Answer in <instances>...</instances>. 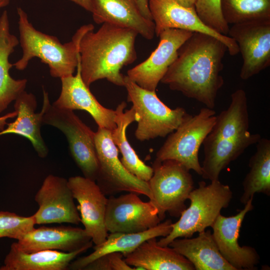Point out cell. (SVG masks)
Returning a JSON list of instances; mask_svg holds the SVG:
<instances>
[{"mask_svg":"<svg viewBox=\"0 0 270 270\" xmlns=\"http://www.w3.org/2000/svg\"><path fill=\"white\" fill-rule=\"evenodd\" d=\"M84 8L85 10L90 12V0H68Z\"/></svg>","mask_w":270,"mask_h":270,"instance_id":"36","label":"cell"},{"mask_svg":"<svg viewBox=\"0 0 270 270\" xmlns=\"http://www.w3.org/2000/svg\"><path fill=\"white\" fill-rule=\"evenodd\" d=\"M194 32L168 28L158 36L156 49L144 61L127 72V76L140 87L156 91L158 85L176 58L178 50Z\"/></svg>","mask_w":270,"mask_h":270,"instance_id":"13","label":"cell"},{"mask_svg":"<svg viewBox=\"0 0 270 270\" xmlns=\"http://www.w3.org/2000/svg\"><path fill=\"white\" fill-rule=\"evenodd\" d=\"M19 44V40L10 32L8 12L4 10L0 16V113L25 90L26 86V79L16 80L10 74L13 64L10 62L9 56Z\"/></svg>","mask_w":270,"mask_h":270,"instance_id":"26","label":"cell"},{"mask_svg":"<svg viewBox=\"0 0 270 270\" xmlns=\"http://www.w3.org/2000/svg\"><path fill=\"white\" fill-rule=\"evenodd\" d=\"M82 270H112L107 254L102 256L86 265Z\"/></svg>","mask_w":270,"mask_h":270,"instance_id":"33","label":"cell"},{"mask_svg":"<svg viewBox=\"0 0 270 270\" xmlns=\"http://www.w3.org/2000/svg\"><path fill=\"white\" fill-rule=\"evenodd\" d=\"M68 180L78 204L80 222L95 246L99 245L108 234L105 225L108 198L94 180L81 176H72Z\"/></svg>","mask_w":270,"mask_h":270,"instance_id":"17","label":"cell"},{"mask_svg":"<svg viewBox=\"0 0 270 270\" xmlns=\"http://www.w3.org/2000/svg\"><path fill=\"white\" fill-rule=\"evenodd\" d=\"M91 30L79 44V64L84 84L90 88L96 80L106 79L118 86H124V76L121 69L137 58L135 31L104 23L96 32Z\"/></svg>","mask_w":270,"mask_h":270,"instance_id":"2","label":"cell"},{"mask_svg":"<svg viewBox=\"0 0 270 270\" xmlns=\"http://www.w3.org/2000/svg\"><path fill=\"white\" fill-rule=\"evenodd\" d=\"M17 116L16 111L9 112L6 114L0 117V132L2 131L4 129L5 126L7 124L6 120L10 118H14Z\"/></svg>","mask_w":270,"mask_h":270,"instance_id":"35","label":"cell"},{"mask_svg":"<svg viewBox=\"0 0 270 270\" xmlns=\"http://www.w3.org/2000/svg\"><path fill=\"white\" fill-rule=\"evenodd\" d=\"M216 118L214 109H200L196 115L186 118L173 132L156 154L160 160H174L186 168L202 176V166L198 161L199 149L210 132Z\"/></svg>","mask_w":270,"mask_h":270,"instance_id":"9","label":"cell"},{"mask_svg":"<svg viewBox=\"0 0 270 270\" xmlns=\"http://www.w3.org/2000/svg\"><path fill=\"white\" fill-rule=\"evenodd\" d=\"M153 174L148 182L151 192L150 201L162 220L166 212L179 217L186 207V200L194 189V180L190 170L178 162L156 158Z\"/></svg>","mask_w":270,"mask_h":270,"instance_id":"8","label":"cell"},{"mask_svg":"<svg viewBox=\"0 0 270 270\" xmlns=\"http://www.w3.org/2000/svg\"><path fill=\"white\" fill-rule=\"evenodd\" d=\"M128 100L139 116L135 136L140 141L165 137L173 132L190 114L182 107L171 109L156 91L144 89L124 76Z\"/></svg>","mask_w":270,"mask_h":270,"instance_id":"6","label":"cell"},{"mask_svg":"<svg viewBox=\"0 0 270 270\" xmlns=\"http://www.w3.org/2000/svg\"><path fill=\"white\" fill-rule=\"evenodd\" d=\"M168 246L188 259L195 270H236L220 253L210 230L194 238L174 239Z\"/></svg>","mask_w":270,"mask_h":270,"instance_id":"22","label":"cell"},{"mask_svg":"<svg viewBox=\"0 0 270 270\" xmlns=\"http://www.w3.org/2000/svg\"><path fill=\"white\" fill-rule=\"evenodd\" d=\"M250 171L242 182L240 202L244 204L256 193L270 194V140L260 138L249 161Z\"/></svg>","mask_w":270,"mask_h":270,"instance_id":"28","label":"cell"},{"mask_svg":"<svg viewBox=\"0 0 270 270\" xmlns=\"http://www.w3.org/2000/svg\"><path fill=\"white\" fill-rule=\"evenodd\" d=\"M38 206L32 215L35 224L69 223L78 224L80 218L68 180L49 174L34 196Z\"/></svg>","mask_w":270,"mask_h":270,"instance_id":"14","label":"cell"},{"mask_svg":"<svg viewBox=\"0 0 270 270\" xmlns=\"http://www.w3.org/2000/svg\"><path fill=\"white\" fill-rule=\"evenodd\" d=\"M228 36L237 44L242 56V80H248L270 66V19L232 24Z\"/></svg>","mask_w":270,"mask_h":270,"instance_id":"11","label":"cell"},{"mask_svg":"<svg viewBox=\"0 0 270 270\" xmlns=\"http://www.w3.org/2000/svg\"><path fill=\"white\" fill-rule=\"evenodd\" d=\"M60 79L61 92L58 99L52 104L54 106L72 110H84L92 116L98 128L110 131L116 128L115 110L102 106L84 84L81 76L79 60L75 75Z\"/></svg>","mask_w":270,"mask_h":270,"instance_id":"18","label":"cell"},{"mask_svg":"<svg viewBox=\"0 0 270 270\" xmlns=\"http://www.w3.org/2000/svg\"><path fill=\"white\" fill-rule=\"evenodd\" d=\"M36 106L34 95L24 91L15 100L16 119L7 124V128L0 132V135L12 133L24 136L30 142L38 156L44 158L48 150L40 133L44 112L42 109L40 112L36 113Z\"/></svg>","mask_w":270,"mask_h":270,"instance_id":"24","label":"cell"},{"mask_svg":"<svg viewBox=\"0 0 270 270\" xmlns=\"http://www.w3.org/2000/svg\"><path fill=\"white\" fill-rule=\"evenodd\" d=\"M253 198L234 216L226 217L220 214L212 226V234L220 253L236 270L255 269L260 262V256L254 248L240 246L238 242L245 216L254 208Z\"/></svg>","mask_w":270,"mask_h":270,"instance_id":"16","label":"cell"},{"mask_svg":"<svg viewBox=\"0 0 270 270\" xmlns=\"http://www.w3.org/2000/svg\"><path fill=\"white\" fill-rule=\"evenodd\" d=\"M86 246L69 252L56 250H42L26 252L12 244L0 270H66L79 254L90 248Z\"/></svg>","mask_w":270,"mask_h":270,"instance_id":"25","label":"cell"},{"mask_svg":"<svg viewBox=\"0 0 270 270\" xmlns=\"http://www.w3.org/2000/svg\"><path fill=\"white\" fill-rule=\"evenodd\" d=\"M108 255L112 270H136L134 267L132 268L126 263L124 256L120 252H110Z\"/></svg>","mask_w":270,"mask_h":270,"instance_id":"32","label":"cell"},{"mask_svg":"<svg viewBox=\"0 0 270 270\" xmlns=\"http://www.w3.org/2000/svg\"><path fill=\"white\" fill-rule=\"evenodd\" d=\"M126 106V104L122 102L115 110L116 126L110 131L112 140L122 154L120 161L124 166L138 178L148 182L152 176V168L140 159L126 135L128 126L134 122H138L139 116L133 106L124 111Z\"/></svg>","mask_w":270,"mask_h":270,"instance_id":"27","label":"cell"},{"mask_svg":"<svg viewBox=\"0 0 270 270\" xmlns=\"http://www.w3.org/2000/svg\"><path fill=\"white\" fill-rule=\"evenodd\" d=\"M250 120L245 91L238 89L231 94L228 108L216 116L214 126L202 144L204 159L202 177L218 180L221 172L261 138L249 130Z\"/></svg>","mask_w":270,"mask_h":270,"instance_id":"3","label":"cell"},{"mask_svg":"<svg viewBox=\"0 0 270 270\" xmlns=\"http://www.w3.org/2000/svg\"><path fill=\"white\" fill-rule=\"evenodd\" d=\"M136 270H194L193 264L169 246H162L156 238L143 242L124 256Z\"/></svg>","mask_w":270,"mask_h":270,"instance_id":"23","label":"cell"},{"mask_svg":"<svg viewBox=\"0 0 270 270\" xmlns=\"http://www.w3.org/2000/svg\"><path fill=\"white\" fill-rule=\"evenodd\" d=\"M148 6L157 36L168 28L202 33L224 42L230 56L239 52L236 42L228 36L222 34L206 25L198 15L194 6L185 7L174 0H148Z\"/></svg>","mask_w":270,"mask_h":270,"instance_id":"15","label":"cell"},{"mask_svg":"<svg viewBox=\"0 0 270 270\" xmlns=\"http://www.w3.org/2000/svg\"><path fill=\"white\" fill-rule=\"evenodd\" d=\"M94 142L98 162L96 183L106 195L121 192H132L149 198L151 192L148 182L130 173L118 158V150L114 144L110 130L98 128Z\"/></svg>","mask_w":270,"mask_h":270,"instance_id":"10","label":"cell"},{"mask_svg":"<svg viewBox=\"0 0 270 270\" xmlns=\"http://www.w3.org/2000/svg\"><path fill=\"white\" fill-rule=\"evenodd\" d=\"M226 45L212 36L194 32L182 44L160 82L213 109L224 84L221 74Z\"/></svg>","mask_w":270,"mask_h":270,"instance_id":"1","label":"cell"},{"mask_svg":"<svg viewBox=\"0 0 270 270\" xmlns=\"http://www.w3.org/2000/svg\"><path fill=\"white\" fill-rule=\"evenodd\" d=\"M32 216H24L14 212L0 211V238L19 240L34 228Z\"/></svg>","mask_w":270,"mask_h":270,"instance_id":"30","label":"cell"},{"mask_svg":"<svg viewBox=\"0 0 270 270\" xmlns=\"http://www.w3.org/2000/svg\"><path fill=\"white\" fill-rule=\"evenodd\" d=\"M172 222L168 220L146 230L135 233L112 232L108 234L106 240L99 245L94 246V252L90 254L72 261L68 269L82 270L96 258L113 252H120L123 256L132 252L143 242L148 239L166 236L171 232Z\"/></svg>","mask_w":270,"mask_h":270,"instance_id":"21","label":"cell"},{"mask_svg":"<svg viewBox=\"0 0 270 270\" xmlns=\"http://www.w3.org/2000/svg\"><path fill=\"white\" fill-rule=\"evenodd\" d=\"M17 14L22 55L13 66L23 70L31 60L38 58L48 66L50 74L54 78H61L74 74L79 60L80 41L87 32L94 29V25L82 26L70 42L62 44L56 36L36 30L22 8H17Z\"/></svg>","mask_w":270,"mask_h":270,"instance_id":"4","label":"cell"},{"mask_svg":"<svg viewBox=\"0 0 270 270\" xmlns=\"http://www.w3.org/2000/svg\"><path fill=\"white\" fill-rule=\"evenodd\" d=\"M178 4L185 7L194 6L196 0H174Z\"/></svg>","mask_w":270,"mask_h":270,"instance_id":"37","label":"cell"},{"mask_svg":"<svg viewBox=\"0 0 270 270\" xmlns=\"http://www.w3.org/2000/svg\"><path fill=\"white\" fill-rule=\"evenodd\" d=\"M194 7L206 25L222 34L228 36L230 27L222 16L220 0H196Z\"/></svg>","mask_w":270,"mask_h":270,"instance_id":"31","label":"cell"},{"mask_svg":"<svg viewBox=\"0 0 270 270\" xmlns=\"http://www.w3.org/2000/svg\"><path fill=\"white\" fill-rule=\"evenodd\" d=\"M43 124L53 126L62 132L68 142L72 156L84 176L96 182L98 162L94 134L74 113L59 108L50 103L48 93L43 90Z\"/></svg>","mask_w":270,"mask_h":270,"instance_id":"7","label":"cell"},{"mask_svg":"<svg viewBox=\"0 0 270 270\" xmlns=\"http://www.w3.org/2000/svg\"><path fill=\"white\" fill-rule=\"evenodd\" d=\"M232 197L230 186L219 180L211 181L208 185L204 181L199 182L198 187L193 189L188 196L189 207L182 212L178 221L172 223L170 232L158 243L168 246L174 239L191 238L195 232L212 227L221 210L228 206Z\"/></svg>","mask_w":270,"mask_h":270,"instance_id":"5","label":"cell"},{"mask_svg":"<svg viewBox=\"0 0 270 270\" xmlns=\"http://www.w3.org/2000/svg\"><path fill=\"white\" fill-rule=\"evenodd\" d=\"M90 6L97 24L108 23L130 29L149 40L156 34L154 22L143 15L138 0H90Z\"/></svg>","mask_w":270,"mask_h":270,"instance_id":"20","label":"cell"},{"mask_svg":"<svg viewBox=\"0 0 270 270\" xmlns=\"http://www.w3.org/2000/svg\"><path fill=\"white\" fill-rule=\"evenodd\" d=\"M220 7L228 25L270 19V0H220Z\"/></svg>","mask_w":270,"mask_h":270,"instance_id":"29","label":"cell"},{"mask_svg":"<svg viewBox=\"0 0 270 270\" xmlns=\"http://www.w3.org/2000/svg\"><path fill=\"white\" fill-rule=\"evenodd\" d=\"M10 0H0V9L8 5Z\"/></svg>","mask_w":270,"mask_h":270,"instance_id":"38","label":"cell"},{"mask_svg":"<svg viewBox=\"0 0 270 270\" xmlns=\"http://www.w3.org/2000/svg\"><path fill=\"white\" fill-rule=\"evenodd\" d=\"M92 243L84 228L62 226L34 228L12 244L26 252L46 250L69 252L86 246H92Z\"/></svg>","mask_w":270,"mask_h":270,"instance_id":"19","label":"cell"},{"mask_svg":"<svg viewBox=\"0 0 270 270\" xmlns=\"http://www.w3.org/2000/svg\"><path fill=\"white\" fill-rule=\"evenodd\" d=\"M132 192L108 198L105 225L110 233L142 232L158 224V210L151 202L142 201Z\"/></svg>","mask_w":270,"mask_h":270,"instance_id":"12","label":"cell"},{"mask_svg":"<svg viewBox=\"0 0 270 270\" xmlns=\"http://www.w3.org/2000/svg\"><path fill=\"white\" fill-rule=\"evenodd\" d=\"M140 10L143 15L148 19L152 20L148 6V0H138Z\"/></svg>","mask_w":270,"mask_h":270,"instance_id":"34","label":"cell"}]
</instances>
